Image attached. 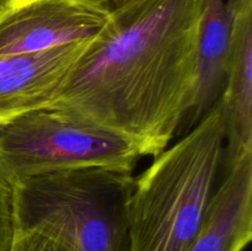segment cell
Wrapping results in <instances>:
<instances>
[{
    "mask_svg": "<svg viewBox=\"0 0 252 251\" xmlns=\"http://www.w3.org/2000/svg\"><path fill=\"white\" fill-rule=\"evenodd\" d=\"M203 6L135 0L110 14L48 106L159 155L191 105Z\"/></svg>",
    "mask_w": 252,
    "mask_h": 251,
    "instance_id": "cell-1",
    "label": "cell"
},
{
    "mask_svg": "<svg viewBox=\"0 0 252 251\" xmlns=\"http://www.w3.org/2000/svg\"><path fill=\"white\" fill-rule=\"evenodd\" d=\"M224 139L218 103L134 177L127 251H189L218 186Z\"/></svg>",
    "mask_w": 252,
    "mask_h": 251,
    "instance_id": "cell-2",
    "label": "cell"
},
{
    "mask_svg": "<svg viewBox=\"0 0 252 251\" xmlns=\"http://www.w3.org/2000/svg\"><path fill=\"white\" fill-rule=\"evenodd\" d=\"M10 187L15 230L42 234L64 251H127L132 172L76 167Z\"/></svg>",
    "mask_w": 252,
    "mask_h": 251,
    "instance_id": "cell-3",
    "label": "cell"
},
{
    "mask_svg": "<svg viewBox=\"0 0 252 251\" xmlns=\"http://www.w3.org/2000/svg\"><path fill=\"white\" fill-rule=\"evenodd\" d=\"M139 157L134 145L121 135L49 106L0 125V177L9 185L76 167L133 172Z\"/></svg>",
    "mask_w": 252,
    "mask_h": 251,
    "instance_id": "cell-4",
    "label": "cell"
},
{
    "mask_svg": "<svg viewBox=\"0 0 252 251\" xmlns=\"http://www.w3.org/2000/svg\"><path fill=\"white\" fill-rule=\"evenodd\" d=\"M108 15L76 0H0V56L89 41Z\"/></svg>",
    "mask_w": 252,
    "mask_h": 251,
    "instance_id": "cell-5",
    "label": "cell"
},
{
    "mask_svg": "<svg viewBox=\"0 0 252 251\" xmlns=\"http://www.w3.org/2000/svg\"><path fill=\"white\" fill-rule=\"evenodd\" d=\"M88 41L19 56H0V125L46 107Z\"/></svg>",
    "mask_w": 252,
    "mask_h": 251,
    "instance_id": "cell-6",
    "label": "cell"
},
{
    "mask_svg": "<svg viewBox=\"0 0 252 251\" xmlns=\"http://www.w3.org/2000/svg\"><path fill=\"white\" fill-rule=\"evenodd\" d=\"M233 39L228 79L219 101L224 127V169L252 153V0L231 10Z\"/></svg>",
    "mask_w": 252,
    "mask_h": 251,
    "instance_id": "cell-7",
    "label": "cell"
},
{
    "mask_svg": "<svg viewBox=\"0 0 252 251\" xmlns=\"http://www.w3.org/2000/svg\"><path fill=\"white\" fill-rule=\"evenodd\" d=\"M252 239V153L225 169L189 251H243Z\"/></svg>",
    "mask_w": 252,
    "mask_h": 251,
    "instance_id": "cell-8",
    "label": "cell"
},
{
    "mask_svg": "<svg viewBox=\"0 0 252 251\" xmlns=\"http://www.w3.org/2000/svg\"><path fill=\"white\" fill-rule=\"evenodd\" d=\"M234 15L225 0H204L191 105L176 134H186L223 96L228 79Z\"/></svg>",
    "mask_w": 252,
    "mask_h": 251,
    "instance_id": "cell-9",
    "label": "cell"
},
{
    "mask_svg": "<svg viewBox=\"0 0 252 251\" xmlns=\"http://www.w3.org/2000/svg\"><path fill=\"white\" fill-rule=\"evenodd\" d=\"M14 233L11 187L0 177V251H9Z\"/></svg>",
    "mask_w": 252,
    "mask_h": 251,
    "instance_id": "cell-10",
    "label": "cell"
},
{
    "mask_svg": "<svg viewBox=\"0 0 252 251\" xmlns=\"http://www.w3.org/2000/svg\"><path fill=\"white\" fill-rule=\"evenodd\" d=\"M9 251H64L58 244L31 230H15Z\"/></svg>",
    "mask_w": 252,
    "mask_h": 251,
    "instance_id": "cell-11",
    "label": "cell"
},
{
    "mask_svg": "<svg viewBox=\"0 0 252 251\" xmlns=\"http://www.w3.org/2000/svg\"><path fill=\"white\" fill-rule=\"evenodd\" d=\"M76 1L90 5V6L110 15L112 12L117 11V10L122 9V7L127 6L128 4L135 1V0H76Z\"/></svg>",
    "mask_w": 252,
    "mask_h": 251,
    "instance_id": "cell-12",
    "label": "cell"
},
{
    "mask_svg": "<svg viewBox=\"0 0 252 251\" xmlns=\"http://www.w3.org/2000/svg\"><path fill=\"white\" fill-rule=\"evenodd\" d=\"M226 1V5H228V7L230 10L235 9L236 6H239L240 4H243V2L248 1V0H225Z\"/></svg>",
    "mask_w": 252,
    "mask_h": 251,
    "instance_id": "cell-13",
    "label": "cell"
}]
</instances>
